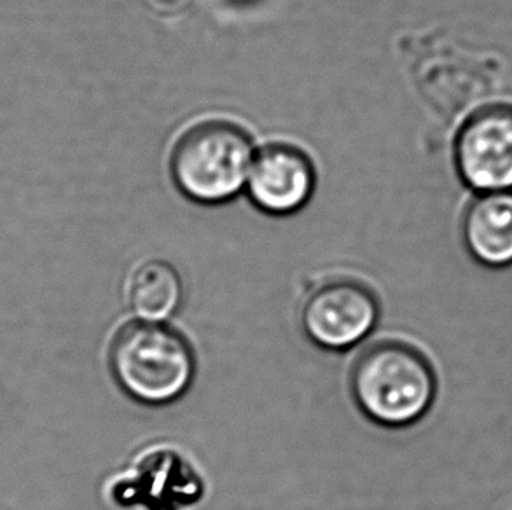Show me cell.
<instances>
[{
    "label": "cell",
    "instance_id": "obj_1",
    "mask_svg": "<svg viewBox=\"0 0 512 510\" xmlns=\"http://www.w3.org/2000/svg\"><path fill=\"white\" fill-rule=\"evenodd\" d=\"M350 395L374 425L390 430L413 427L436 402V371L416 346L383 339L367 346L353 362Z\"/></svg>",
    "mask_w": 512,
    "mask_h": 510
},
{
    "label": "cell",
    "instance_id": "obj_2",
    "mask_svg": "<svg viewBox=\"0 0 512 510\" xmlns=\"http://www.w3.org/2000/svg\"><path fill=\"white\" fill-rule=\"evenodd\" d=\"M109 369L126 397L142 406H170L193 386L196 355L186 336L167 322L137 318L114 334Z\"/></svg>",
    "mask_w": 512,
    "mask_h": 510
},
{
    "label": "cell",
    "instance_id": "obj_3",
    "mask_svg": "<svg viewBox=\"0 0 512 510\" xmlns=\"http://www.w3.org/2000/svg\"><path fill=\"white\" fill-rule=\"evenodd\" d=\"M252 151L249 135L242 128L222 121L201 123L175 145L173 180L196 203L231 200L249 179Z\"/></svg>",
    "mask_w": 512,
    "mask_h": 510
},
{
    "label": "cell",
    "instance_id": "obj_4",
    "mask_svg": "<svg viewBox=\"0 0 512 510\" xmlns=\"http://www.w3.org/2000/svg\"><path fill=\"white\" fill-rule=\"evenodd\" d=\"M451 163L471 193L512 191V100L486 98L458 123Z\"/></svg>",
    "mask_w": 512,
    "mask_h": 510
},
{
    "label": "cell",
    "instance_id": "obj_5",
    "mask_svg": "<svg viewBox=\"0 0 512 510\" xmlns=\"http://www.w3.org/2000/svg\"><path fill=\"white\" fill-rule=\"evenodd\" d=\"M380 299L359 280L340 278L313 290L301 310V327L313 345L346 352L359 345L380 322Z\"/></svg>",
    "mask_w": 512,
    "mask_h": 510
},
{
    "label": "cell",
    "instance_id": "obj_6",
    "mask_svg": "<svg viewBox=\"0 0 512 510\" xmlns=\"http://www.w3.org/2000/svg\"><path fill=\"white\" fill-rule=\"evenodd\" d=\"M315 189V170L305 152L273 144L257 154L249 173V194L259 210L289 215L305 207Z\"/></svg>",
    "mask_w": 512,
    "mask_h": 510
},
{
    "label": "cell",
    "instance_id": "obj_7",
    "mask_svg": "<svg viewBox=\"0 0 512 510\" xmlns=\"http://www.w3.org/2000/svg\"><path fill=\"white\" fill-rule=\"evenodd\" d=\"M460 238L479 266L511 268L512 191L472 193L460 217Z\"/></svg>",
    "mask_w": 512,
    "mask_h": 510
},
{
    "label": "cell",
    "instance_id": "obj_8",
    "mask_svg": "<svg viewBox=\"0 0 512 510\" xmlns=\"http://www.w3.org/2000/svg\"><path fill=\"white\" fill-rule=\"evenodd\" d=\"M133 313L147 322H167L184 301V282L173 264L147 261L133 273L128 287Z\"/></svg>",
    "mask_w": 512,
    "mask_h": 510
}]
</instances>
